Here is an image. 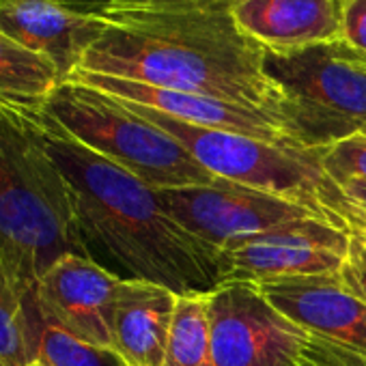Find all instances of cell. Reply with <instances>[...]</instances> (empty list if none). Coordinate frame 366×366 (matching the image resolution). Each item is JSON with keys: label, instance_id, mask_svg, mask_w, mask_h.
I'll return each instance as SVG.
<instances>
[{"label": "cell", "instance_id": "cell-1", "mask_svg": "<svg viewBox=\"0 0 366 366\" xmlns=\"http://www.w3.org/2000/svg\"><path fill=\"white\" fill-rule=\"evenodd\" d=\"M93 16L106 29L80 71L199 93L280 121L282 97L265 76V50L239 31L231 0H121Z\"/></svg>", "mask_w": 366, "mask_h": 366}, {"label": "cell", "instance_id": "cell-2", "mask_svg": "<svg viewBox=\"0 0 366 366\" xmlns=\"http://www.w3.org/2000/svg\"><path fill=\"white\" fill-rule=\"evenodd\" d=\"M46 147L69 183L89 259L121 280L162 285L177 295L220 287V248L183 229L159 192L69 136L44 108Z\"/></svg>", "mask_w": 366, "mask_h": 366}, {"label": "cell", "instance_id": "cell-3", "mask_svg": "<svg viewBox=\"0 0 366 366\" xmlns=\"http://www.w3.org/2000/svg\"><path fill=\"white\" fill-rule=\"evenodd\" d=\"M39 112L0 99V254L29 293L59 259L89 257Z\"/></svg>", "mask_w": 366, "mask_h": 366}, {"label": "cell", "instance_id": "cell-4", "mask_svg": "<svg viewBox=\"0 0 366 366\" xmlns=\"http://www.w3.org/2000/svg\"><path fill=\"white\" fill-rule=\"evenodd\" d=\"M265 76L280 91V121L304 149L366 136V54L347 41L295 52H263Z\"/></svg>", "mask_w": 366, "mask_h": 366}, {"label": "cell", "instance_id": "cell-5", "mask_svg": "<svg viewBox=\"0 0 366 366\" xmlns=\"http://www.w3.org/2000/svg\"><path fill=\"white\" fill-rule=\"evenodd\" d=\"M44 112L78 142L136 174L153 190L214 181V174L172 136L108 93L65 80L44 104Z\"/></svg>", "mask_w": 366, "mask_h": 366}, {"label": "cell", "instance_id": "cell-6", "mask_svg": "<svg viewBox=\"0 0 366 366\" xmlns=\"http://www.w3.org/2000/svg\"><path fill=\"white\" fill-rule=\"evenodd\" d=\"M123 104L172 136L214 177L300 203L317 212L330 224L347 231L330 209L332 179L323 168L325 149H304L235 132L199 127L138 104Z\"/></svg>", "mask_w": 366, "mask_h": 366}, {"label": "cell", "instance_id": "cell-7", "mask_svg": "<svg viewBox=\"0 0 366 366\" xmlns=\"http://www.w3.org/2000/svg\"><path fill=\"white\" fill-rule=\"evenodd\" d=\"M214 366H300L321 342L285 317L252 282L209 293Z\"/></svg>", "mask_w": 366, "mask_h": 366}, {"label": "cell", "instance_id": "cell-8", "mask_svg": "<svg viewBox=\"0 0 366 366\" xmlns=\"http://www.w3.org/2000/svg\"><path fill=\"white\" fill-rule=\"evenodd\" d=\"M157 192L170 216L183 229L216 248L289 224L325 220L300 203L242 186V183L222 177H214L207 186Z\"/></svg>", "mask_w": 366, "mask_h": 366}, {"label": "cell", "instance_id": "cell-9", "mask_svg": "<svg viewBox=\"0 0 366 366\" xmlns=\"http://www.w3.org/2000/svg\"><path fill=\"white\" fill-rule=\"evenodd\" d=\"M351 233L325 220H306L231 242L220 248V285H267L289 278L338 274Z\"/></svg>", "mask_w": 366, "mask_h": 366}, {"label": "cell", "instance_id": "cell-10", "mask_svg": "<svg viewBox=\"0 0 366 366\" xmlns=\"http://www.w3.org/2000/svg\"><path fill=\"white\" fill-rule=\"evenodd\" d=\"M121 278L82 254L59 259L37 282L35 302L44 319L106 349L112 342V310Z\"/></svg>", "mask_w": 366, "mask_h": 366}, {"label": "cell", "instance_id": "cell-11", "mask_svg": "<svg viewBox=\"0 0 366 366\" xmlns=\"http://www.w3.org/2000/svg\"><path fill=\"white\" fill-rule=\"evenodd\" d=\"M67 80L86 84V86L108 93L117 99L157 110L166 117H172L177 121L190 123V125L235 132V134L261 138L267 142L300 147L289 138L285 125L274 114H269L265 110L239 106L233 102H224V99H216V97H207V95H199V93L170 91V89L149 86L142 82L123 80V78L89 74V71H80V69H76Z\"/></svg>", "mask_w": 366, "mask_h": 366}, {"label": "cell", "instance_id": "cell-12", "mask_svg": "<svg viewBox=\"0 0 366 366\" xmlns=\"http://www.w3.org/2000/svg\"><path fill=\"white\" fill-rule=\"evenodd\" d=\"M285 317L317 338L366 360V304L338 274L257 285Z\"/></svg>", "mask_w": 366, "mask_h": 366}, {"label": "cell", "instance_id": "cell-13", "mask_svg": "<svg viewBox=\"0 0 366 366\" xmlns=\"http://www.w3.org/2000/svg\"><path fill=\"white\" fill-rule=\"evenodd\" d=\"M104 22L59 0H0V33L44 54L67 80L86 50L102 37Z\"/></svg>", "mask_w": 366, "mask_h": 366}, {"label": "cell", "instance_id": "cell-14", "mask_svg": "<svg viewBox=\"0 0 366 366\" xmlns=\"http://www.w3.org/2000/svg\"><path fill=\"white\" fill-rule=\"evenodd\" d=\"M345 0H231L239 31L267 52L342 39Z\"/></svg>", "mask_w": 366, "mask_h": 366}, {"label": "cell", "instance_id": "cell-15", "mask_svg": "<svg viewBox=\"0 0 366 366\" xmlns=\"http://www.w3.org/2000/svg\"><path fill=\"white\" fill-rule=\"evenodd\" d=\"M177 293L153 282L121 280L112 310L114 351L129 366H164Z\"/></svg>", "mask_w": 366, "mask_h": 366}, {"label": "cell", "instance_id": "cell-16", "mask_svg": "<svg viewBox=\"0 0 366 366\" xmlns=\"http://www.w3.org/2000/svg\"><path fill=\"white\" fill-rule=\"evenodd\" d=\"M41 312L0 254V366H31L35 362Z\"/></svg>", "mask_w": 366, "mask_h": 366}, {"label": "cell", "instance_id": "cell-17", "mask_svg": "<svg viewBox=\"0 0 366 366\" xmlns=\"http://www.w3.org/2000/svg\"><path fill=\"white\" fill-rule=\"evenodd\" d=\"M63 82L50 59L0 33V99L24 108H44Z\"/></svg>", "mask_w": 366, "mask_h": 366}, {"label": "cell", "instance_id": "cell-18", "mask_svg": "<svg viewBox=\"0 0 366 366\" xmlns=\"http://www.w3.org/2000/svg\"><path fill=\"white\" fill-rule=\"evenodd\" d=\"M164 366H214L209 293L177 295Z\"/></svg>", "mask_w": 366, "mask_h": 366}, {"label": "cell", "instance_id": "cell-19", "mask_svg": "<svg viewBox=\"0 0 366 366\" xmlns=\"http://www.w3.org/2000/svg\"><path fill=\"white\" fill-rule=\"evenodd\" d=\"M35 362L41 366H129L114 349L91 345L41 317Z\"/></svg>", "mask_w": 366, "mask_h": 366}, {"label": "cell", "instance_id": "cell-20", "mask_svg": "<svg viewBox=\"0 0 366 366\" xmlns=\"http://www.w3.org/2000/svg\"><path fill=\"white\" fill-rule=\"evenodd\" d=\"M330 209L347 227L349 233H364L366 231V179L360 177L332 179Z\"/></svg>", "mask_w": 366, "mask_h": 366}, {"label": "cell", "instance_id": "cell-21", "mask_svg": "<svg viewBox=\"0 0 366 366\" xmlns=\"http://www.w3.org/2000/svg\"><path fill=\"white\" fill-rule=\"evenodd\" d=\"M323 168L327 177H360L366 179V136L355 134L338 140L323 151Z\"/></svg>", "mask_w": 366, "mask_h": 366}, {"label": "cell", "instance_id": "cell-22", "mask_svg": "<svg viewBox=\"0 0 366 366\" xmlns=\"http://www.w3.org/2000/svg\"><path fill=\"white\" fill-rule=\"evenodd\" d=\"M338 276L342 285L366 304V242L360 233H351L349 250Z\"/></svg>", "mask_w": 366, "mask_h": 366}, {"label": "cell", "instance_id": "cell-23", "mask_svg": "<svg viewBox=\"0 0 366 366\" xmlns=\"http://www.w3.org/2000/svg\"><path fill=\"white\" fill-rule=\"evenodd\" d=\"M342 41L366 54V0H345Z\"/></svg>", "mask_w": 366, "mask_h": 366}, {"label": "cell", "instance_id": "cell-24", "mask_svg": "<svg viewBox=\"0 0 366 366\" xmlns=\"http://www.w3.org/2000/svg\"><path fill=\"white\" fill-rule=\"evenodd\" d=\"M300 366H366V360L323 340Z\"/></svg>", "mask_w": 366, "mask_h": 366}, {"label": "cell", "instance_id": "cell-25", "mask_svg": "<svg viewBox=\"0 0 366 366\" xmlns=\"http://www.w3.org/2000/svg\"><path fill=\"white\" fill-rule=\"evenodd\" d=\"M65 7L78 11V14H86V16H93L114 3H121V0H59Z\"/></svg>", "mask_w": 366, "mask_h": 366}, {"label": "cell", "instance_id": "cell-26", "mask_svg": "<svg viewBox=\"0 0 366 366\" xmlns=\"http://www.w3.org/2000/svg\"><path fill=\"white\" fill-rule=\"evenodd\" d=\"M360 235H362V237H364V242H366V231H364V233H360Z\"/></svg>", "mask_w": 366, "mask_h": 366}, {"label": "cell", "instance_id": "cell-27", "mask_svg": "<svg viewBox=\"0 0 366 366\" xmlns=\"http://www.w3.org/2000/svg\"><path fill=\"white\" fill-rule=\"evenodd\" d=\"M31 366H41V364H37V362H33V364H31Z\"/></svg>", "mask_w": 366, "mask_h": 366}]
</instances>
